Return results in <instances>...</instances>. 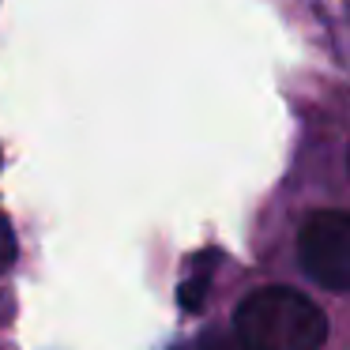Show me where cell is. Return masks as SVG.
<instances>
[{"instance_id":"cell-4","label":"cell","mask_w":350,"mask_h":350,"mask_svg":"<svg viewBox=\"0 0 350 350\" xmlns=\"http://www.w3.org/2000/svg\"><path fill=\"white\" fill-rule=\"evenodd\" d=\"M16 234H12V226H8V219L0 215V275L8 271L12 264H16Z\"/></svg>"},{"instance_id":"cell-5","label":"cell","mask_w":350,"mask_h":350,"mask_svg":"<svg viewBox=\"0 0 350 350\" xmlns=\"http://www.w3.org/2000/svg\"><path fill=\"white\" fill-rule=\"evenodd\" d=\"M8 320H12V297L0 294V324H8Z\"/></svg>"},{"instance_id":"cell-3","label":"cell","mask_w":350,"mask_h":350,"mask_svg":"<svg viewBox=\"0 0 350 350\" xmlns=\"http://www.w3.org/2000/svg\"><path fill=\"white\" fill-rule=\"evenodd\" d=\"M174 350H245V342L237 339L234 332H222V327H211V332H200L196 339L177 342Z\"/></svg>"},{"instance_id":"cell-2","label":"cell","mask_w":350,"mask_h":350,"mask_svg":"<svg viewBox=\"0 0 350 350\" xmlns=\"http://www.w3.org/2000/svg\"><path fill=\"white\" fill-rule=\"evenodd\" d=\"M297 256L312 282L332 294L350 290V219L342 211H317L297 234Z\"/></svg>"},{"instance_id":"cell-1","label":"cell","mask_w":350,"mask_h":350,"mask_svg":"<svg viewBox=\"0 0 350 350\" xmlns=\"http://www.w3.org/2000/svg\"><path fill=\"white\" fill-rule=\"evenodd\" d=\"M234 335L245 350H320L327 339V317L297 290L267 286L241 301Z\"/></svg>"}]
</instances>
